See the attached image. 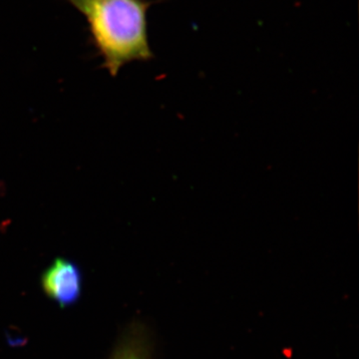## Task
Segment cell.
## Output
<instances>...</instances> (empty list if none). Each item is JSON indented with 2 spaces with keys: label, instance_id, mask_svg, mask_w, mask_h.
Here are the masks:
<instances>
[{
  "label": "cell",
  "instance_id": "cell-2",
  "mask_svg": "<svg viewBox=\"0 0 359 359\" xmlns=\"http://www.w3.org/2000/svg\"><path fill=\"white\" fill-rule=\"evenodd\" d=\"M44 294L65 309L76 304L83 292V273L76 263L56 257L40 276Z\"/></svg>",
  "mask_w": 359,
  "mask_h": 359
},
{
  "label": "cell",
  "instance_id": "cell-3",
  "mask_svg": "<svg viewBox=\"0 0 359 359\" xmlns=\"http://www.w3.org/2000/svg\"><path fill=\"white\" fill-rule=\"evenodd\" d=\"M109 359H153L152 342L148 330L140 323H133L124 330Z\"/></svg>",
  "mask_w": 359,
  "mask_h": 359
},
{
  "label": "cell",
  "instance_id": "cell-1",
  "mask_svg": "<svg viewBox=\"0 0 359 359\" xmlns=\"http://www.w3.org/2000/svg\"><path fill=\"white\" fill-rule=\"evenodd\" d=\"M88 25L90 43L103 59V67L116 76L132 61L153 58L149 44V0H67Z\"/></svg>",
  "mask_w": 359,
  "mask_h": 359
}]
</instances>
